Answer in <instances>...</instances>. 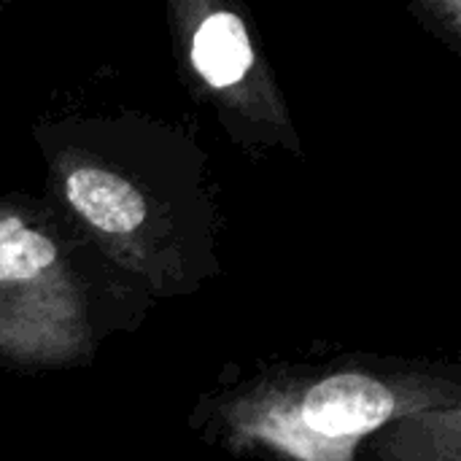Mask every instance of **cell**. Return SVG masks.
Listing matches in <instances>:
<instances>
[{
    "instance_id": "obj_1",
    "label": "cell",
    "mask_w": 461,
    "mask_h": 461,
    "mask_svg": "<svg viewBox=\"0 0 461 461\" xmlns=\"http://www.w3.org/2000/svg\"><path fill=\"white\" fill-rule=\"evenodd\" d=\"M392 411V392L359 373H343L316 384L303 402L305 424L327 438L365 435L381 427Z\"/></svg>"
},
{
    "instance_id": "obj_2",
    "label": "cell",
    "mask_w": 461,
    "mask_h": 461,
    "mask_svg": "<svg viewBox=\"0 0 461 461\" xmlns=\"http://www.w3.org/2000/svg\"><path fill=\"white\" fill-rule=\"evenodd\" d=\"M68 200L89 224L113 235L132 232L146 216L138 189L97 167H78L68 176Z\"/></svg>"
},
{
    "instance_id": "obj_3",
    "label": "cell",
    "mask_w": 461,
    "mask_h": 461,
    "mask_svg": "<svg viewBox=\"0 0 461 461\" xmlns=\"http://www.w3.org/2000/svg\"><path fill=\"white\" fill-rule=\"evenodd\" d=\"M192 62L213 86H230L251 65V43L235 14H213L194 35Z\"/></svg>"
},
{
    "instance_id": "obj_4",
    "label": "cell",
    "mask_w": 461,
    "mask_h": 461,
    "mask_svg": "<svg viewBox=\"0 0 461 461\" xmlns=\"http://www.w3.org/2000/svg\"><path fill=\"white\" fill-rule=\"evenodd\" d=\"M57 249L41 232H32L22 219H0V281H24L51 267Z\"/></svg>"
}]
</instances>
